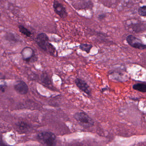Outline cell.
<instances>
[{"label": "cell", "mask_w": 146, "mask_h": 146, "mask_svg": "<svg viewBox=\"0 0 146 146\" xmlns=\"http://www.w3.org/2000/svg\"><path fill=\"white\" fill-rule=\"evenodd\" d=\"M36 42L39 48L52 56H55L56 54L55 48L51 44L49 37L45 33H40L37 36Z\"/></svg>", "instance_id": "1"}, {"label": "cell", "mask_w": 146, "mask_h": 146, "mask_svg": "<svg viewBox=\"0 0 146 146\" xmlns=\"http://www.w3.org/2000/svg\"><path fill=\"white\" fill-rule=\"evenodd\" d=\"M38 140L46 146H55L57 139L55 135L52 133L44 132L39 133L37 136Z\"/></svg>", "instance_id": "2"}, {"label": "cell", "mask_w": 146, "mask_h": 146, "mask_svg": "<svg viewBox=\"0 0 146 146\" xmlns=\"http://www.w3.org/2000/svg\"><path fill=\"white\" fill-rule=\"evenodd\" d=\"M74 117L83 127H90L94 124V121L85 112H77L75 114Z\"/></svg>", "instance_id": "3"}, {"label": "cell", "mask_w": 146, "mask_h": 146, "mask_svg": "<svg viewBox=\"0 0 146 146\" xmlns=\"http://www.w3.org/2000/svg\"><path fill=\"white\" fill-rule=\"evenodd\" d=\"M126 40L128 44L134 48L139 50L146 49V44H144L140 39L133 35L128 36Z\"/></svg>", "instance_id": "4"}, {"label": "cell", "mask_w": 146, "mask_h": 146, "mask_svg": "<svg viewBox=\"0 0 146 146\" xmlns=\"http://www.w3.org/2000/svg\"><path fill=\"white\" fill-rule=\"evenodd\" d=\"M53 8L55 13L61 19H65L67 16L66 7L57 0H54Z\"/></svg>", "instance_id": "5"}, {"label": "cell", "mask_w": 146, "mask_h": 146, "mask_svg": "<svg viewBox=\"0 0 146 146\" xmlns=\"http://www.w3.org/2000/svg\"><path fill=\"white\" fill-rule=\"evenodd\" d=\"M15 90L19 94L25 95L29 91V88L26 83L23 81H18L14 86Z\"/></svg>", "instance_id": "6"}, {"label": "cell", "mask_w": 146, "mask_h": 146, "mask_svg": "<svg viewBox=\"0 0 146 146\" xmlns=\"http://www.w3.org/2000/svg\"><path fill=\"white\" fill-rule=\"evenodd\" d=\"M75 83L77 87L89 96L91 95V91L90 86L86 82L80 78H77L75 80Z\"/></svg>", "instance_id": "7"}, {"label": "cell", "mask_w": 146, "mask_h": 146, "mask_svg": "<svg viewBox=\"0 0 146 146\" xmlns=\"http://www.w3.org/2000/svg\"><path fill=\"white\" fill-rule=\"evenodd\" d=\"M133 88L136 91H139L141 92H146V83H137L134 85Z\"/></svg>", "instance_id": "8"}, {"label": "cell", "mask_w": 146, "mask_h": 146, "mask_svg": "<svg viewBox=\"0 0 146 146\" xmlns=\"http://www.w3.org/2000/svg\"><path fill=\"white\" fill-rule=\"evenodd\" d=\"M18 28H19L20 32L23 35L27 37H30L31 36V32L24 26L22 25H19L18 26Z\"/></svg>", "instance_id": "9"}, {"label": "cell", "mask_w": 146, "mask_h": 146, "mask_svg": "<svg viewBox=\"0 0 146 146\" xmlns=\"http://www.w3.org/2000/svg\"><path fill=\"white\" fill-rule=\"evenodd\" d=\"M92 47V45L88 44H82L79 45V48L82 51H85L87 54L90 53Z\"/></svg>", "instance_id": "10"}, {"label": "cell", "mask_w": 146, "mask_h": 146, "mask_svg": "<svg viewBox=\"0 0 146 146\" xmlns=\"http://www.w3.org/2000/svg\"><path fill=\"white\" fill-rule=\"evenodd\" d=\"M139 15L141 16H146V6L140 7L138 10Z\"/></svg>", "instance_id": "11"}, {"label": "cell", "mask_w": 146, "mask_h": 146, "mask_svg": "<svg viewBox=\"0 0 146 146\" xmlns=\"http://www.w3.org/2000/svg\"><path fill=\"white\" fill-rule=\"evenodd\" d=\"M18 127L20 129L22 130H27L29 129V126H28V124L26 123L23 122H21L18 124Z\"/></svg>", "instance_id": "12"}, {"label": "cell", "mask_w": 146, "mask_h": 146, "mask_svg": "<svg viewBox=\"0 0 146 146\" xmlns=\"http://www.w3.org/2000/svg\"><path fill=\"white\" fill-rule=\"evenodd\" d=\"M1 146H7L6 145H4V144H3V143H1Z\"/></svg>", "instance_id": "13"}]
</instances>
